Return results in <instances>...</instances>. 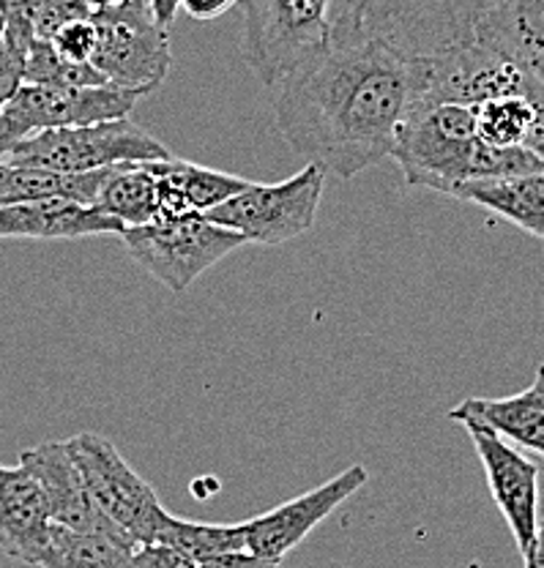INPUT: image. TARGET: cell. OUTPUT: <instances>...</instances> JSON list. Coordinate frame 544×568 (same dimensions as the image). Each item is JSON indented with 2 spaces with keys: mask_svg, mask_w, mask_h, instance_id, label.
<instances>
[{
  "mask_svg": "<svg viewBox=\"0 0 544 568\" xmlns=\"http://www.w3.org/2000/svg\"><path fill=\"white\" fill-rule=\"evenodd\" d=\"M463 426L487 473L493 503L504 514L520 555H525L540 525V467L490 426L476 422H465Z\"/></svg>",
  "mask_w": 544,
  "mask_h": 568,
  "instance_id": "cell-11",
  "label": "cell"
},
{
  "mask_svg": "<svg viewBox=\"0 0 544 568\" xmlns=\"http://www.w3.org/2000/svg\"><path fill=\"white\" fill-rule=\"evenodd\" d=\"M50 536V506L33 473L22 462L0 465V552L17 564L41 566Z\"/></svg>",
  "mask_w": 544,
  "mask_h": 568,
  "instance_id": "cell-14",
  "label": "cell"
},
{
  "mask_svg": "<svg viewBox=\"0 0 544 568\" xmlns=\"http://www.w3.org/2000/svg\"><path fill=\"white\" fill-rule=\"evenodd\" d=\"M282 560L265 558V555L252 552V549H233V552L214 555L203 560L200 568H280Z\"/></svg>",
  "mask_w": 544,
  "mask_h": 568,
  "instance_id": "cell-29",
  "label": "cell"
},
{
  "mask_svg": "<svg viewBox=\"0 0 544 568\" xmlns=\"http://www.w3.org/2000/svg\"><path fill=\"white\" fill-rule=\"evenodd\" d=\"M91 11L93 9L85 0H39L37 14H33V31H37V39L50 41L63 26L85 20L91 17Z\"/></svg>",
  "mask_w": 544,
  "mask_h": 568,
  "instance_id": "cell-25",
  "label": "cell"
},
{
  "mask_svg": "<svg viewBox=\"0 0 544 568\" xmlns=\"http://www.w3.org/2000/svg\"><path fill=\"white\" fill-rule=\"evenodd\" d=\"M446 197L482 205L484 211L544 241V173L478 178L452 186Z\"/></svg>",
  "mask_w": 544,
  "mask_h": 568,
  "instance_id": "cell-19",
  "label": "cell"
},
{
  "mask_svg": "<svg viewBox=\"0 0 544 568\" xmlns=\"http://www.w3.org/2000/svg\"><path fill=\"white\" fill-rule=\"evenodd\" d=\"M108 173L110 168L93 170V173H52V170L0 162V209L52 197L97 205V194Z\"/></svg>",
  "mask_w": 544,
  "mask_h": 568,
  "instance_id": "cell-20",
  "label": "cell"
},
{
  "mask_svg": "<svg viewBox=\"0 0 544 568\" xmlns=\"http://www.w3.org/2000/svg\"><path fill=\"white\" fill-rule=\"evenodd\" d=\"M323 186H326V170L318 162H306L288 181H250L244 192L205 211V216L239 233L246 244H288L315 227Z\"/></svg>",
  "mask_w": 544,
  "mask_h": 568,
  "instance_id": "cell-8",
  "label": "cell"
},
{
  "mask_svg": "<svg viewBox=\"0 0 544 568\" xmlns=\"http://www.w3.org/2000/svg\"><path fill=\"white\" fill-rule=\"evenodd\" d=\"M151 9L159 26L170 28L175 22V14L181 11V0H151Z\"/></svg>",
  "mask_w": 544,
  "mask_h": 568,
  "instance_id": "cell-32",
  "label": "cell"
},
{
  "mask_svg": "<svg viewBox=\"0 0 544 568\" xmlns=\"http://www.w3.org/2000/svg\"><path fill=\"white\" fill-rule=\"evenodd\" d=\"M127 252L173 293H187L198 276L246 244L239 233L211 222L205 213L157 216L121 233Z\"/></svg>",
  "mask_w": 544,
  "mask_h": 568,
  "instance_id": "cell-6",
  "label": "cell"
},
{
  "mask_svg": "<svg viewBox=\"0 0 544 568\" xmlns=\"http://www.w3.org/2000/svg\"><path fill=\"white\" fill-rule=\"evenodd\" d=\"M419 82L422 61L386 41H334L271 85L276 129L295 153L347 181L392 159Z\"/></svg>",
  "mask_w": 544,
  "mask_h": 568,
  "instance_id": "cell-1",
  "label": "cell"
},
{
  "mask_svg": "<svg viewBox=\"0 0 544 568\" xmlns=\"http://www.w3.org/2000/svg\"><path fill=\"white\" fill-rule=\"evenodd\" d=\"M366 481H370V470L364 465H351L321 487L280 503L271 511L250 519L246 523V549L265 555V558L282 560L318 525L326 523L342 503L351 500Z\"/></svg>",
  "mask_w": 544,
  "mask_h": 568,
  "instance_id": "cell-12",
  "label": "cell"
},
{
  "mask_svg": "<svg viewBox=\"0 0 544 568\" xmlns=\"http://www.w3.org/2000/svg\"><path fill=\"white\" fill-rule=\"evenodd\" d=\"M457 424L476 422L498 432L512 446L540 454L544 459V364L536 369L534 383L504 399H482L471 396L449 410Z\"/></svg>",
  "mask_w": 544,
  "mask_h": 568,
  "instance_id": "cell-16",
  "label": "cell"
},
{
  "mask_svg": "<svg viewBox=\"0 0 544 568\" xmlns=\"http://www.w3.org/2000/svg\"><path fill=\"white\" fill-rule=\"evenodd\" d=\"M241 0H181V9L187 11V17H192L194 22H211L216 17L228 14L230 9H235Z\"/></svg>",
  "mask_w": 544,
  "mask_h": 568,
  "instance_id": "cell-30",
  "label": "cell"
},
{
  "mask_svg": "<svg viewBox=\"0 0 544 568\" xmlns=\"http://www.w3.org/2000/svg\"><path fill=\"white\" fill-rule=\"evenodd\" d=\"M473 41L544 77V0H490Z\"/></svg>",
  "mask_w": 544,
  "mask_h": 568,
  "instance_id": "cell-17",
  "label": "cell"
},
{
  "mask_svg": "<svg viewBox=\"0 0 544 568\" xmlns=\"http://www.w3.org/2000/svg\"><path fill=\"white\" fill-rule=\"evenodd\" d=\"M132 568H200V564L170 544L148 541L134 547Z\"/></svg>",
  "mask_w": 544,
  "mask_h": 568,
  "instance_id": "cell-28",
  "label": "cell"
},
{
  "mask_svg": "<svg viewBox=\"0 0 544 568\" xmlns=\"http://www.w3.org/2000/svg\"><path fill=\"white\" fill-rule=\"evenodd\" d=\"M145 93L129 91L118 85H39V82H22L3 115L11 126L26 134L41 129L85 126V123L115 121L129 118Z\"/></svg>",
  "mask_w": 544,
  "mask_h": 568,
  "instance_id": "cell-10",
  "label": "cell"
},
{
  "mask_svg": "<svg viewBox=\"0 0 544 568\" xmlns=\"http://www.w3.org/2000/svg\"><path fill=\"white\" fill-rule=\"evenodd\" d=\"M20 140H22V134L17 132V129L11 126L9 118L0 112V162H6V156L11 153V148H14Z\"/></svg>",
  "mask_w": 544,
  "mask_h": 568,
  "instance_id": "cell-33",
  "label": "cell"
},
{
  "mask_svg": "<svg viewBox=\"0 0 544 568\" xmlns=\"http://www.w3.org/2000/svg\"><path fill=\"white\" fill-rule=\"evenodd\" d=\"M26 82L39 85H108L93 63H72L58 55L52 41L33 39L26 58Z\"/></svg>",
  "mask_w": 544,
  "mask_h": 568,
  "instance_id": "cell-24",
  "label": "cell"
},
{
  "mask_svg": "<svg viewBox=\"0 0 544 568\" xmlns=\"http://www.w3.org/2000/svg\"><path fill=\"white\" fill-rule=\"evenodd\" d=\"M97 52L91 63L110 85L151 93L168 80L173 67L168 28L153 17L151 0H121L93 9Z\"/></svg>",
  "mask_w": 544,
  "mask_h": 568,
  "instance_id": "cell-7",
  "label": "cell"
},
{
  "mask_svg": "<svg viewBox=\"0 0 544 568\" xmlns=\"http://www.w3.org/2000/svg\"><path fill=\"white\" fill-rule=\"evenodd\" d=\"M50 41L58 55H63L67 61L91 63L93 52H97V26H93L91 17L74 20L69 26H63Z\"/></svg>",
  "mask_w": 544,
  "mask_h": 568,
  "instance_id": "cell-26",
  "label": "cell"
},
{
  "mask_svg": "<svg viewBox=\"0 0 544 568\" xmlns=\"http://www.w3.org/2000/svg\"><path fill=\"white\" fill-rule=\"evenodd\" d=\"M523 564L525 568H544V519H540V525H536L534 544H531L528 552L523 555Z\"/></svg>",
  "mask_w": 544,
  "mask_h": 568,
  "instance_id": "cell-31",
  "label": "cell"
},
{
  "mask_svg": "<svg viewBox=\"0 0 544 568\" xmlns=\"http://www.w3.org/2000/svg\"><path fill=\"white\" fill-rule=\"evenodd\" d=\"M28 50H31V44H22V41L11 39L9 33L0 41V112L26 82Z\"/></svg>",
  "mask_w": 544,
  "mask_h": 568,
  "instance_id": "cell-27",
  "label": "cell"
},
{
  "mask_svg": "<svg viewBox=\"0 0 544 568\" xmlns=\"http://www.w3.org/2000/svg\"><path fill=\"white\" fill-rule=\"evenodd\" d=\"M134 547L132 538L118 532H77L52 523L39 568H132Z\"/></svg>",
  "mask_w": 544,
  "mask_h": 568,
  "instance_id": "cell-22",
  "label": "cell"
},
{
  "mask_svg": "<svg viewBox=\"0 0 544 568\" xmlns=\"http://www.w3.org/2000/svg\"><path fill=\"white\" fill-rule=\"evenodd\" d=\"M3 36H6V17L3 11H0V41H3Z\"/></svg>",
  "mask_w": 544,
  "mask_h": 568,
  "instance_id": "cell-35",
  "label": "cell"
},
{
  "mask_svg": "<svg viewBox=\"0 0 544 568\" xmlns=\"http://www.w3.org/2000/svg\"><path fill=\"white\" fill-rule=\"evenodd\" d=\"M244 52L254 74L274 85L285 71L334 44L342 0H241Z\"/></svg>",
  "mask_w": 544,
  "mask_h": 568,
  "instance_id": "cell-4",
  "label": "cell"
},
{
  "mask_svg": "<svg viewBox=\"0 0 544 568\" xmlns=\"http://www.w3.org/2000/svg\"><path fill=\"white\" fill-rule=\"evenodd\" d=\"M490 0H342L334 41L381 39L411 58H437L473 41Z\"/></svg>",
  "mask_w": 544,
  "mask_h": 568,
  "instance_id": "cell-3",
  "label": "cell"
},
{
  "mask_svg": "<svg viewBox=\"0 0 544 568\" xmlns=\"http://www.w3.org/2000/svg\"><path fill=\"white\" fill-rule=\"evenodd\" d=\"M123 224L97 205L74 200H33V203L3 205L0 209V241H77L88 235H121Z\"/></svg>",
  "mask_w": 544,
  "mask_h": 568,
  "instance_id": "cell-15",
  "label": "cell"
},
{
  "mask_svg": "<svg viewBox=\"0 0 544 568\" xmlns=\"http://www.w3.org/2000/svg\"><path fill=\"white\" fill-rule=\"evenodd\" d=\"M157 541L170 544L181 549L189 558L203 564L214 555L233 552V549H246V523L235 525H216V523H192L170 514L164 528L159 530Z\"/></svg>",
  "mask_w": 544,
  "mask_h": 568,
  "instance_id": "cell-23",
  "label": "cell"
},
{
  "mask_svg": "<svg viewBox=\"0 0 544 568\" xmlns=\"http://www.w3.org/2000/svg\"><path fill=\"white\" fill-rule=\"evenodd\" d=\"M392 159L407 186L446 194L478 178L544 173V164L525 148H495L476 134L469 104L441 102L411 106L400 123Z\"/></svg>",
  "mask_w": 544,
  "mask_h": 568,
  "instance_id": "cell-2",
  "label": "cell"
},
{
  "mask_svg": "<svg viewBox=\"0 0 544 568\" xmlns=\"http://www.w3.org/2000/svg\"><path fill=\"white\" fill-rule=\"evenodd\" d=\"M151 168L159 183V216H181L189 211L205 213L250 186L246 178L200 168L175 156L151 162Z\"/></svg>",
  "mask_w": 544,
  "mask_h": 568,
  "instance_id": "cell-18",
  "label": "cell"
},
{
  "mask_svg": "<svg viewBox=\"0 0 544 568\" xmlns=\"http://www.w3.org/2000/svg\"><path fill=\"white\" fill-rule=\"evenodd\" d=\"M97 209L127 227L148 224L159 216V183L151 162H127L110 168L97 194Z\"/></svg>",
  "mask_w": 544,
  "mask_h": 568,
  "instance_id": "cell-21",
  "label": "cell"
},
{
  "mask_svg": "<svg viewBox=\"0 0 544 568\" xmlns=\"http://www.w3.org/2000/svg\"><path fill=\"white\" fill-rule=\"evenodd\" d=\"M170 156H173L170 148L138 126L132 118H115V121L41 129L26 134L11 148L6 162L17 168L52 170V173H93L115 164L162 162Z\"/></svg>",
  "mask_w": 544,
  "mask_h": 568,
  "instance_id": "cell-5",
  "label": "cell"
},
{
  "mask_svg": "<svg viewBox=\"0 0 544 568\" xmlns=\"http://www.w3.org/2000/svg\"><path fill=\"white\" fill-rule=\"evenodd\" d=\"M20 462L33 473V478L44 489L52 523L77 532H118V536H127L88 493L80 467L74 465L72 454H69L67 440H47L33 448H26L20 454Z\"/></svg>",
  "mask_w": 544,
  "mask_h": 568,
  "instance_id": "cell-13",
  "label": "cell"
},
{
  "mask_svg": "<svg viewBox=\"0 0 544 568\" xmlns=\"http://www.w3.org/2000/svg\"><path fill=\"white\" fill-rule=\"evenodd\" d=\"M91 9H104V6H112V3H121V0H85Z\"/></svg>",
  "mask_w": 544,
  "mask_h": 568,
  "instance_id": "cell-34",
  "label": "cell"
},
{
  "mask_svg": "<svg viewBox=\"0 0 544 568\" xmlns=\"http://www.w3.org/2000/svg\"><path fill=\"white\" fill-rule=\"evenodd\" d=\"M74 465L97 506L118 525L134 544L157 541L159 530L170 519L151 484L121 457L108 437L97 432H80L67 440Z\"/></svg>",
  "mask_w": 544,
  "mask_h": 568,
  "instance_id": "cell-9",
  "label": "cell"
}]
</instances>
